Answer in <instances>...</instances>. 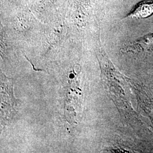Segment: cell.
Returning a JSON list of instances; mask_svg holds the SVG:
<instances>
[{
	"label": "cell",
	"mask_w": 153,
	"mask_h": 153,
	"mask_svg": "<svg viewBox=\"0 0 153 153\" xmlns=\"http://www.w3.org/2000/svg\"><path fill=\"white\" fill-rule=\"evenodd\" d=\"M1 119L3 121L11 120L16 114V99L13 95V82L4 73L1 75Z\"/></svg>",
	"instance_id": "cell-1"
},
{
	"label": "cell",
	"mask_w": 153,
	"mask_h": 153,
	"mask_svg": "<svg viewBox=\"0 0 153 153\" xmlns=\"http://www.w3.org/2000/svg\"><path fill=\"white\" fill-rule=\"evenodd\" d=\"M153 14V1H143L139 2L126 18L142 19Z\"/></svg>",
	"instance_id": "cell-2"
}]
</instances>
